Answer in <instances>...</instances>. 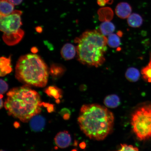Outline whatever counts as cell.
Returning <instances> with one entry per match:
<instances>
[{
    "instance_id": "ba28073f",
    "label": "cell",
    "mask_w": 151,
    "mask_h": 151,
    "mask_svg": "<svg viewBox=\"0 0 151 151\" xmlns=\"http://www.w3.org/2000/svg\"><path fill=\"white\" fill-rule=\"evenodd\" d=\"M30 128L33 132L42 131L46 124V120L41 115L37 114L32 117L29 121Z\"/></svg>"
},
{
    "instance_id": "2e32d148",
    "label": "cell",
    "mask_w": 151,
    "mask_h": 151,
    "mask_svg": "<svg viewBox=\"0 0 151 151\" xmlns=\"http://www.w3.org/2000/svg\"><path fill=\"white\" fill-rule=\"evenodd\" d=\"M99 20L101 22L110 21L113 17L112 9L108 7H104L98 11Z\"/></svg>"
},
{
    "instance_id": "ffe728a7",
    "label": "cell",
    "mask_w": 151,
    "mask_h": 151,
    "mask_svg": "<svg viewBox=\"0 0 151 151\" xmlns=\"http://www.w3.org/2000/svg\"><path fill=\"white\" fill-rule=\"evenodd\" d=\"M141 74L143 80L146 82L151 83V53L150 61L148 65L142 69Z\"/></svg>"
},
{
    "instance_id": "d6a6232c",
    "label": "cell",
    "mask_w": 151,
    "mask_h": 151,
    "mask_svg": "<svg viewBox=\"0 0 151 151\" xmlns=\"http://www.w3.org/2000/svg\"><path fill=\"white\" fill-rule=\"evenodd\" d=\"M71 151H77V150H75V149H74V150H71Z\"/></svg>"
},
{
    "instance_id": "9c48e42d",
    "label": "cell",
    "mask_w": 151,
    "mask_h": 151,
    "mask_svg": "<svg viewBox=\"0 0 151 151\" xmlns=\"http://www.w3.org/2000/svg\"><path fill=\"white\" fill-rule=\"evenodd\" d=\"M132 8L129 4L121 2L117 5L115 9L116 14L119 18L122 19L127 18L131 14Z\"/></svg>"
},
{
    "instance_id": "484cf974",
    "label": "cell",
    "mask_w": 151,
    "mask_h": 151,
    "mask_svg": "<svg viewBox=\"0 0 151 151\" xmlns=\"http://www.w3.org/2000/svg\"><path fill=\"white\" fill-rule=\"evenodd\" d=\"M42 105L43 106L46 107L47 111L49 113H52L54 111V105L46 103H42Z\"/></svg>"
},
{
    "instance_id": "7c38bea8",
    "label": "cell",
    "mask_w": 151,
    "mask_h": 151,
    "mask_svg": "<svg viewBox=\"0 0 151 151\" xmlns=\"http://www.w3.org/2000/svg\"><path fill=\"white\" fill-rule=\"evenodd\" d=\"M0 68V75L1 76H4L12 71L10 57L7 58L2 57L1 58Z\"/></svg>"
},
{
    "instance_id": "44dd1931",
    "label": "cell",
    "mask_w": 151,
    "mask_h": 151,
    "mask_svg": "<svg viewBox=\"0 0 151 151\" xmlns=\"http://www.w3.org/2000/svg\"><path fill=\"white\" fill-rule=\"evenodd\" d=\"M107 44L112 48H116L120 46V39L118 35L111 34L108 36L107 38Z\"/></svg>"
},
{
    "instance_id": "3957f363",
    "label": "cell",
    "mask_w": 151,
    "mask_h": 151,
    "mask_svg": "<svg viewBox=\"0 0 151 151\" xmlns=\"http://www.w3.org/2000/svg\"><path fill=\"white\" fill-rule=\"evenodd\" d=\"M75 42L77 58L83 65L100 67L105 61L107 38L97 30L85 32Z\"/></svg>"
},
{
    "instance_id": "1f68e13d",
    "label": "cell",
    "mask_w": 151,
    "mask_h": 151,
    "mask_svg": "<svg viewBox=\"0 0 151 151\" xmlns=\"http://www.w3.org/2000/svg\"><path fill=\"white\" fill-rule=\"evenodd\" d=\"M107 4H112L113 3V0H107Z\"/></svg>"
},
{
    "instance_id": "5b68a950",
    "label": "cell",
    "mask_w": 151,
    "mask_h": 151,
    "mask_svg": "<svg viewBox=\"0 0 151 151\" xmlns=\"http://www.w3.org/2000/svg\"><path fill=\"white\" fill-rule=\"evenodd\" d=\"M131 122L133 131L139 140L151 138V105L142 106L135 110Z\"/></svg>"
},
{
    "instance_id": "30bf717a",
    "label": "cell",
    "mask_w": 151,
    "mask_h": 151,
    "mask_svg": "<svg viewBox=\"0 0 151 151\" xmlns=\"http://www.w3.org/2000/svg\"><path fill=\"white\" fill-rule=\"evenodd\" d=\"M24 35V31L21 29L18 32L16 33L9 35L3 34V39L7 45L9 46H13L19 42L23 37Z\"/></svg>"
},
{
    "instance_id": "83f0119b",
    "label": "cell",
    "mask_w": 151,
    "mask_h": 151,
    "mask_svg": "<svg viewBox=\"0 0 151 151\" xmlns=\"http://www.w3.org/2000/svg\"><path fill=\"white\" fill-rule=\"evenodd\" d=\"M98 5L101 7L105 6L107 4V0H97Z\"/></svg>"
},
{
    "instance_id": "e0dca14e",
    "label": "cell",
    "mask_w": 151,
    "mask_h": 151,
    "mask_svg": "<svg viewBox=\"0 0 151 151\" xmlns=\"http://www.w3.org/2000/svg\"><path fill=\"white\" fill-rule=\"evenodd\" d=\"M140 73L136 68L130 67L127 69L125 73L126 79L132 82H136L140 77Z\"/></svg>"
},
{
    "instance_id": "d4e9b609",
    "label": "cell",
    "mask_w": 151,
    "mask_h": 151,
    "mask_svg": "<svg viewBox=\"0 0 151 151\" xmlns=\"http://www.w3.org/2000/svg\"><path fill=\"white\" fill-rule=\"evenodd\" d=\"M8 89V85L4 81L1 80V94H4Z\"/></svg>"
},
{
    "instance_id": "9a60e30c",
    "label": "cell",
    "mask_w": 151,
    "mask_h": 151,
    "mask_svg": "<svg viewBox=\"0 0 151 151\" xmlns=\"http://www.w3.org/2000/svg\"><path fill=\"white\" fill-rule=\"evenodd\" d=\"M127 23L130 27L138 28L142 25L143 19L140 15L136 13H133L127 18Z\"/></svg>"
},
{
    "instance_id": "52a82bcc",
    "label": "cell",
    "mask_w": 151,
    "mask_h": 151,
    "mask_svg": "<svg viewBox=\"0 0 151 151\" xmlns=\"http://www.w3.org/2000/svg\"><path fill=\"white\" fill-rule=\"evenodd\" d=\"M57 146L60 148H65L71 144L72 139L70 134L67 131L59 132L54 138Z\"/></svg>"
},
{
    "instance_id": "8fae6325",
    "label": "cell",
    "mask_w": 151,
    "mask_h": 151,
    "mask_svg": "<svg viewBox=\"0 0 151 151\" xmlns=\"http://www.w3.org/2000/svg\"><path fill=\"white\" fill-rule=\"evenodd\" d=\"M77 53L76 48L74 45L68 43L62 47L61 54L62 58L65 60H68L73 59Z\"/></svg>"
},
{
    "instance_id": "f546056e",
    "label": "cell",
    "mask_w": 151,
    "mask_h": 151,
    "mask_svg": "<svg viewBox=\"0 0 151 151\" xmlns=\"http://www.w3.org/2000/svg\"><path fill=\"white\" fill-rule=\"evenodd\" d=\"M14 126L15 128H18L20 127V124L19 123L17 122H14Z\"/></svg>"
},
{
    "instance_id": "f1b7e54d",
    "label": "cell",
    "mask_w": 151,
    "mask_h": 151,
    "mask_svg": "<svg viewBox=\"0 0 151 151\" xmlns=\"http://www.w3.org/2000/svg\"><path fill=\"white\" fill-rule=\"evenodd\" d=\"M80 147L82 149H84L86 148V143L83 142H81L80 144Z\"/></svg>"
},
{
    "instance_id": "8992f818",
    "label": "cell",
    "mask_w": 151,
    "mask_h": 151,
    "mask_svg": "<svg viewBox=\"0 0 151 151\" xmlns=\"http://www.w3.org/2000/svg\"><path fill=\"white\" fill-rule=\"evenodd\" d=\"M22 11L15 10L6 16H1L0 29L4 34L9 35L18 32L22 25Z\"/></svg>"
},
{
    "instance_id": "7a4b0ae2",
    "label": "cell",
    "mask_w": 151,
    "mask_h": 151,
    "mask_svg": "<svg viewBox=\"0 0 151 151\" xmlns=\"http://www.w3.org/2000/svg\"><path fill=\"white\" fill-rule=\"evenodd\" d=\"M4 107L9 115L24 122L29 121L41 111L40 96L27 86L15 88L7 94Z\"/></svg>"
},
{
    "instance_id": "4dcf8cb0",
    "label": "cell",
    "mask_w": 151,
    "mask_h": 151,
    "mask_svg": "<svg viewBox=\"0 0 151 151\" xmlns=\"http://www.w3.org/2000/svg\"><path fill=\"white\" fill-rule=\"evenodd\" d=\"M3 106V102L1 98V102H0V107L1 109Z\"/></svg>"
},
{
    "instance_id": "4fadbf2b",
    "label": "cell",
    "mask_w": 151,
    "mask_h": 151,
    "mask_svg": "<svg viewBox=\"0 0 151 151\" xmlns=\"http://www.w3.org/2000/svg\"><path fill=\"white\" fill-rule=\"evenodd\" d=\"M14 5L8 0H1L0 1V14L1 16H6L14 12Z\"/></svg>"
},
{
    "instance_id": "6da1fadb",
    "label": "cell",
    "mask_w": 151,
    "mask_h": 151,
    "mask_svg": "<svg viewBox=\"0 0 151 151\" xmlns=\"http://www.w3.org/2000/svg\"><path fill=\"white\" fill-rule=\"evenodd\" d=\"M78 122L81 131L86 136L101 141L112 131L114 116L111 111L102 106L84 105L81 107Z\"/></svg>"
},
{
    "instance_id": "7402d4cb",
    "label": "cell",
    "mask_w": 151,
    "mask_h": 151,
    "mask_svg": "<svg viewBox=\"0 0 151 151\" xmlns=\"http://www.w3.org/2000/svg\"><path fill=\"white\" fill-rule=\"evenodd\" d=\"M65 70L62 66L57 65L52 66L50 69V73L52 76L58 77L61 76L64 72Z\"/></svg>"
},
{
    "instance_id": "cb8c5ba5",
    "label": "cell",
    "mask_w": 151,
    "mask_h": 151,
    "mask_svg": "<svg viewBox=\"0 0 151 151\" xmlns=\"http://www.w3.org/2000/svg\"><path fill=\"white\" fill-rule=\"evenodd\" d=\"M59 114L62 117L64 120H69L70 117L71 112L70 109L67 108L62 109L59 112Z\"/></svg>"
},
{
    "instance_id": "4316f807",
    "label": "cell",
    "mask_w": 151,
    "mask_h": 151,
    "mask_svg": "<svg viewBox=\"0 0 151 151\" xmlns=\"http://www.w3.org/2000/svg\"><path fill=\"white\" fill-rule=\"evenodd\" d=\"M8 1L14 6L20 5L23 1V0H8Z\"/></svg>"
},
{
    "instance_id": "836d02e7",
    "label": "cell",
    "mask_w": 151,
    "mask_h": 151,
    "mask_svg": "<svg viewBox=\"0 0 151 151\" xmlns=\"http://www.w3.org/2000/svg\"><path fill=\"white\" fill-rule=\"evenodd\" d=\"M1 151H5L3 150H1Z\"/></svg>"
},
{
    "instance_id": "ac0fdd59",
    "label": "cell",
    "mask_w": 151,
    "mask_h": 151,
    "mask_svg": "<svg viewBox=\"0 0 151 151\" xmlns=\"http://www.w3.org/2000/svg\"><path fill=\"white\" fill-rule=\"evenodd\" d=\"M116 27L112 22L110 21L104 22L100 26V31L103 35L109 36L112 34Z\"/></svg>"
},
{
    "instance_id": "5bb4252c",
    "label": "cell",
    "mask_w": 151,
    "mask_h": 151,
    "mask_svg": "<svg viewBox=\"0 0 151 151\" xmlns=\"http://www.w3.org/2000/svg\"><path fill=\"white\" fill-rule=\"evenodd\" d=\"M104 103L105 106L109 108H116L120 105V98L116 94H111L105 98Z\"/></svg>"
},
{
    "instance_id": "277c9868",
    "label": "cell",
    "mask_w": 151,
    "mask_h": 151,
    "mask_svg": "<svg viewBox=\"0 0 151 151\" xmlns=\"http://www.w3.org/2000/svg\"><path fill=\"white\" fill-rule=\"evenodd\" d=\"M15 73L18 80L28 86L42 88L48 82V68L42 58L36 54L21 56L17 62Z\"/></svg>"
},
{
    "instance_id": "603a6c76",
    "label": "cell",
    "mask_w": 151,
    "mask_h": 151,
    "mask_svg": "<svg viewBox=\"0 0 151 151\" xmlns=\"http://www.w3.org/2000/svg\"><path fill=\"white\" fill-rule=\"evenodd\" d=\"M121 148L116 151H139L137 147H134L132 145L127 144H121Z\"/></svg>"
},
{
    "instance_id": "d6986e66",
    "label": "cell",
    "mask_w": 151,
    "mask_h": 151,
    "mask_svg": "<svg viewBox=\"0 0 151 151\" xmlns=\"http://www.w3.org/2000/svg\"><path fill=\"white\" fill-rule=\"evenodd\" d=\"M45 92L50 97L54 98L55 99H59L62 97V91L56 86H50L45 90Z\"/></svg>"
}]
</instances>
